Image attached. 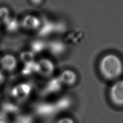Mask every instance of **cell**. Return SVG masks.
Segmentation results:
<instances>
[{
  "instance_id": "1",
  "label": "cell",
  "mask_w": 123,
  "mask_h": 123,
  "mask_svg": "<svg viewBox=\"0 0 123 123\" xmlns=\"http://www.w3.org/2000/svg\"><path fill=\"white\" fill-rule=\"evenodd\" d=\"M12 83L7 91V99L21 108L32 101L35 91L32 80L24 77Z\"/></svg>"
},
{
  "instance_id": "2",
  "label": "cell",
  "mask_w": 123,
  "mask_h": 123,
  "mask_svg": "<svg viewBox=\"0 0 123 123\" xmlns=\"http://www.w3.org/2000/svg\"><path fill=\"white\" fill-rule=\"evenodd\" d=\"M0 70L8 78L21 73L22 66L17 52L12 50L1 51Z\"/></svg>"
},
{
  "instance_id": "3",
  "label": "cell",
  "mask_w": 123,
  "mask_h": 123,
  "mask_svg": "<svg viewBox=\"0 0 123 123\" xmlns=\"http://www.w3.org/2000/svg\"><path fill=\"white\" fill-rule=\"evenodd\" d=\"M17 23L20 33L30 37L40 31L42 25L40 17L32 12H23L17 17Z\"/></svg>"
},
{
  "instance_id": "4",
  "label": "cell",
  "mask_w": 123,
  "mask_h": 123,
  "mask_svg": "<svg viewBox=\"0 0 123 123\" xmlns=\"http://www.w3.org/2000/svg\"><path fill=\"white\" fill-rule=\"evenodd\" d=\"M100 69L105 77L113 79L122 74L123 64L117 56L113 54L107 55L100 62Z\"/></svg>"
},
{
  "instance_id": "5",
  "label": "cell",
  "mask_w": 123,
  "mask_h": 123,
  "mask_svg": "<svg viewBox=\"0 0 123 123\" xmlns=\"http://www.w3.org/2000/svg\"><path fill=\"white\" fill-rule=\"evenodd\" d=\"M55 66L53 62L47 58H37L33 65L31 78H48L52 75L54 71Z\"/></svg>"
},
{
  "instance_id": "6",
  "label": "cell",
  "mask_w": 123,
  "mask_h": 123,
  "mask_svg": "<svg viewBox=\"0 0 123 123\" xmlns=\"http://www.w3.org/2000/svg\"><path fill=\"white\" fill-rule=\"evenodd\" d=\"M16 17L10 4L0 3V28L2 30Z\"/></svg>"
},
{
  "instance_id": "7",
  "label": "cell",
  "mask_w": 123,
  "mask_h": 123,
  "mask_svg": "<svg viewBox=\"0 0 123 123\" xmlns=\"http://www.w3.org/2000/svg\"><path fill=\"white\" fill-rule=\"evenodd\" d=\"M110 96L114 103L123 105V80L115 83L111 88Z\"/></svg>"
},
{
  "instance_id": "8",
  "label": "cell",
  "mask_w": 123,
  "mask_h": 123,
  "mask_svg": "<svg viewBox=\"0 0 123 123\" xmlns=\"http://www.w3.org/2000/svg\"><path fill=\"white\" fill-rule=\"evenodd\" d=\"M61 82L66 84L71 85L73 84L76 80V76L75 72L70 70L63 71L59 76Z\"/></svg>"
},
{
  "instance_id": "9",
  "label": "cell",
  "mask_w": 123,
  "mask_h": 123,
  "mask_svg": "<svg viewBox=\"0 0 123 123\" xmlns=\"http://www.w3.org/2000/svg\"><path fill=\"white\" fill-rule=\"evenodd\" d=\"M11 123H35L34 118L29 113H21L14 116Z\"/></svg>"
},
{
  "instance_id": "10",
  "label": "cell",
  "mask_w": 123,
  "mask_h": 123,
  "mask_svg": "<svg viewBox=\"0 0 123 123\" xmlns=\"http://www.w3.org/2000/svg\"><path fill=\"white\" fill-rule=\"evenodd\" d=\"M28 5L31 8H38L41 6L43 1H28L26 2Z\"/></svg>"
},
{
  "instance_id": "11",
  "label": "cell",
  "mask_w": 123,
  "mask_h": 123,
  "mask_svg": "<svg viewBox=\"0 0 123 123\" xmlns=\"http://www.w3.org/2000/svg\"><path fill=\"white\" fill-rule=\"evenodd\" d=\"M56 123H75L74 120L68 117H65L59 120Z\"/></svg>"
},
{
  "instance_id": "12",
  "label": "cell",
  "mask_w": 123,
  "mask_h": 123,
  "mask_svg": "<svg viewBox=\"0 0 123 123\" xmlns=\"http://www.w3.org/2000/svg\"><path fill=\"white\" fill-rule=\"evenodd\" d=\"M8 117L0 112V123H8Z\"/></svg>"
},
{
  "instance_id": "13",
  "label": "cell",
  "mask_w": 123,
  "mask_h": 123,
  "mask_svg": "<svg viewBox=\"0 0 123 123\" xmlns=\"http://www.w3.org/2000/svg\"><path fill=\"white\" fill-rule=\"evenodd\" d=\"M4 89H0V103L2 99H3V96H4Z\"/></svg>"
},
{
  "instance_id": "14",
  "label": "cell",
  "mask_w": 123,
  "mask_h": 123,
  "mask_svg": "<svg viewBox=\"0 0 123 123\" xmlns=\"http://www.w3.org/2000/svg\"><path fill=\"white\" fill-rule=\"evenodd\" d=\"M2 35H3V31H2L1 28H0V41H1L2 39Z\"/></svg>"
},
{
  "instance_id": "15",
  "label": "cell",
  "mask_w": 123,
  "mask_h": 123,
  "mask_svg": "<svg viewBox=\"0 0 123 123\" xmlns=\"http://www.w3.org/2000/svg\"><path fill=\"white\" fill-rule=\"evenodd\" d=\"M0 53H1V50H0Z\"/></svg>"
}]
</instances>
